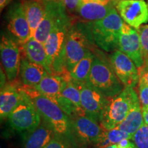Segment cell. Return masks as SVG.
I'll use <instances>...</instances> for the list:
<instances>
[{"mask_svg":"<svg viewBox=\"0 0 148 148\" xmlns=\"http://www.w3.org/2000/svg\"><path fill=\"white\" fill-rule=\"evenodd\" d=\"M1 60L8 82H14L19 74L21 60V48L15 40L2 34L0 42Z\"/></svg>","mask_w":148,"mask_h":148,"instance_id":"cell-9","label":"cell"},{"mask_svg":"<svg viewBox=\"0 0 148 148\" xmlns=\"http://www.w3.org/2000/svg\"><path fill=\"white\" fill-rule=\"evenodd\" d=\"M71 25V18L67 14H65L56 24L44 44L48 64L52 74L63 76L69 73L66 67L64 47Z\"/></svg>","mask_w":148,"mask_h":148,"instance_id":"cell-3","label":"cell"},{"mask_svg":"<svg viewBox=\"0 0 148 148\" xmlns=\"http://www.w3.org/2000/svg\"><path fill=\"white\" fill-rule=\"evenodd\" d=\"M57 134L45 121L31 132L23 134V148H44Z\"/></svg>","mask_w":148,"mask_h":148,"instance_id":"cell-19","label":"cell"},{"mask_svg":"<svg viewBox=\"0 0 148 148\" xmlns=\"http://www.w3.org/2000/svg\"><path fill=\"white\" fill-rule=\"evenodd\" d=\"M47 74L48 72L43 66L30 62L21 56L18 75L23 85L33 87L38 84Z\"/></svg>","mask_w":148,"mask_h":148,"instance_id":"cell-21","label":"cell"},{"mask_svg":"<svg viewBox=\"0 0 148 148\" xmlns=\"http://www.w3.org/2000/svg\"><path fill=\"white\" fill-rule=\"evenodd\" d=\"M21 87L32 99L42 119L51 126L57 134L67 138L69 141H74L70 118L60 106L34 88L23 84Z\"/></svg>","mask_w":148,"mask_h":148,"instance_id":"cell-1","label":"cell"},{"mask_svg":"<svg viewBox=\"0 0 148 148\" xmlns=\"http://www.w3.org/2000/svg\"><path fill=\"white\" fill-rule=\"evenodd\" d=\"M94 45L90 23L83 21L72 23L64 47L65 64L69 73L88 51H92Z\"/></svg>","mask_w":148,"mask_h":148,"instance_id":"cell-2","label":"cell"},{"mask_svg":"<svg viewBox=\"0 0 148 148\" xmlns=\"http://www.w3.org/2000/svg\"><path fill=\"white\" fill-rule=\"evenodd\" d=\"M23 3L32 38L34 37L35 32L43 18L45 3L38 0H27Z\"/></svg>","mask_w":148,"mask_h":148,"instance_id":"cell-23","label":"cell"},{"mask_svg":"<svg viewBox=\"0 0 148 148\" xmlns=\"http://www.w3.org/2000/svg\"><path fill=\"white\" fill-rule=\"evenodd\" d=\"M147 5H148V0H147Z\"/></svg>","mask_w":148,"mask_h":148,"instance_id":"cell-38","label":"cell"},{"mask_svg":"<svg viewBox=\"0 0 148 148\" xmlns=\"http://www.w3.org/2000/svg\"><path fill=\"white\" fill-rule=\"evenodd\" d=\"M15 81L6 83L1 88L0 117L1 121L8 119L9 114L17 106L21 99V85L16 83Z\"/></svg>","mask_w":148,"mask_h":148,"instance_id":"cell-18","label":"cell"},{"mask_svg":"<svg viewBox=\"0 0 148 148\" xmlns=\"http://www.w3.org/2000/svg\"><path fill=\"white\" fill-rule=\"evenodd\" d=\"M63 77L64 83L60 95L75 106L82 115H86L81 104V94L79 88L74 84L69 73L63 75Z\"/></svg>","mask_w":148,"mask_h":148,"instance_id":"cell-25","label":"cell"},{"mask_svg":"<svg viewBox=\"0 0 148 148\" xmlns=\"http://www.w3.org/2000/svg\"><path fill=\"white\" fill-rule=\"evenodd\" d=\"M116 8L123 22L137 30L148 23V5L145 0H120Z\"/></svg>","mask_w":148,"mask_h":148,"instance_id":"cell-13","label":"cell"},{"mask_svg":"<svg viewBox=\"0 0 148 148\" xmlns=\"http://www.w3.org/2000/svg\"><path fill=\"white\" fill-rule=\"evenodd\" d=\"M138 72L140 79H143L148 84V64H144L142 67L138 69Z\"/></svg>","mask_w":148,"mask_h":148,"instance_id":"cell-33","label":"cell"},{"mask_svg":"<svg viewBox=\"0 0 148 148\" xmlns=\"http://www.w3.org/2000/svg\"><path fill=\"white\" fill-rule=\"evenodd\" d=\"M88 23L95 45L106 52L117 50L120 33L124 22L114 7L104 18Z\"/></svg>","mask_w":148,"mask_h":148,"instance_id":"cell-4","label":"cell"},{"mask_svg":"<svg viewBox=\"0 0 148 148\" xmlns=\"http://www.w3.org/2000/svg\"><path fill=\"white\" fill-rule=\"evenodd\" d=\"M70 121L74 140L84 146L93 145L104 130L99 123L86 115H76Z\"/></svg>","mask_w":148,"mask_h":148,"instance_id":"cell-11","label":"cell"},{"mask_svg":"<svg viewBox=\"0 0 148 148\" xmlns=\"http://www.w3.org/2000/svg\"><path fill=\"white\" fill-rule=\"evenodd\" d=\"M22 56L34 63L43 66L47 70L48 73L52 74L48 64L47 55L44 44L38 41L34 37H32L20 45Z\"/></svg>","mask_w":148,"mask_h":148,"instance_id":"cell-20","label":"cell"},{"mask_svg":"<svg viewBox=\"0 0 148 148\" xmlns=\"http://www.w3.org/2000/svg\"><path fill=\"white\" fill-rule=\"evenodd\" d=\"M73 82L80 92L81 104L86 116L99 123L110 99L106 97L87 82H79L74 80Z\"/></svg>","mask_w":148,"mask_h":148,"instance_id":"cell-7","label":"cell"},{"mask_svg":"<svg viewBox=\"0 0 148 148\" xmlns=\"http://www.w3.org/2000/svg\"><path fill=\"white\" fill-rule=\"evenodd\" d=\"M12 0H0V8L1 10H3V9L7 5H8V3L10 2Z\"/></svg>","mask_w":148,"mask_h":148,"instance_id":"cell-35","label":"cell"},{"mask_svg":"<svg viewBox=\"0 0 148 148\" xmlns=\"http://www.w3.org/2000/svg\"><path fill=\"white\" fill-rule=\"evenodd\" d=\"M38 1L45 3V2H53V1H60V0H38Z\"/></svg>","mask_w":148,"mask_h":148,"instance_id":"cell-37","label":"cell"},{"mask_svg":"<svg viewBox=\"0 0 148 148\" xmlns=\"http://www.w3.org/2000/svg\"><path fill=\"white\" fill-rule=\"evenodd\" d=\"M87 82L109 99L121 93L124 86L116 75L111 64L95 54Z\"/></svg>","mask_w":148,"mask_h":148,"instance_id":"cell-5","label":"cell"},{"mask_svg":"<svg viewBox=\"0 0 148 148\" xmlns=\"http://www.w3.org/2000/svg\"><path fill=\"white\" fill-rule=\"evenodd\" d=\"M22 89L20 102L8 117L11 128L21 134L34 130L40 124L42 118L36 110L32 99Z\"/></svg>","mask_w":148,"mask_h":148,"instance_id":"cell-6","label":"cell"},{"mask_svg":"<svg viewBox=\"0 0 148 148\" xmlns=\"http://www.w3.org/2000/svg\"><path fill=\"white\" fill-rule=\"evenodd\" d=\"M95 54L90 51L80 61L75 64L73 69L69 72L70 76L73 80L79 82H86L92 67Z\"/></svg>","mask_w":148,"mask_h":148,"instance_id":"cell-26","label":"cell"},{"mask_svg":"<svg viewBox=\"0 0 148 148\" xmlns=\"http://www.w3.org/2000/svg\"><path fill=\"white\" fill-rule=\"evenodd\" d=\"M5 84H6V82H5V77L4 75V72L2 71V69H1V88H3Z\"/></svg>","mask_w":148,"mask_h":148,"instance_id":"cell-36","label":"cell"},{"mask_svg":"<svg viewBox=\"0 0 148 148\" xmlns=\"http://www.w3.org/2000/svg\"><path fill=\"white\" fill-rule=\"evenodd\" d=\"M133 135L115 127L112 130H103L100 136L93 145L95 148H104L113 144L119 143L124 139H132Z\"/></svg>","mask_w":148,"mask_h":148,"instance_id":"cell-24","label":"cell"},{"mask_svg":"<svg viewBox=\"0 0 148 148\" xmlns=\"http://www.w3.org/2000/svg\"><path fill=\"white\" fill-rule=\"evenodd\" d=\"M113 7L112 0H80L76 13L85 22H94L104 18Z\"/></svg>","mask_w":148,"mask_h":148,"instance_id":"cell-16","label":"cell"},{"mask_svg":"<svg viewBox=\"0 0 148 148\" xmlns=\"http://www.w3.org/2000/svg\"><path fill=\"white\" fill-rule=\"evenodd\" d=\"M44 148H72L67 138L56 134Z\"/></svg>","mask_w":148,"mask_h":148,"instance_id":"cell-29","label":"cell"},{"mask_svg":"<svg viewBox=\"0 0 148 148\" xmlns=\"http://www.w3.org/2000/svg\"><path fill=\"white\" fill-rule=\"evenodd\" d=\"M138 97L142 106H148V84L140 79L138 84Z\"/></svg>","mask_w":148,"mask_h":148,"instance_id":"cell-30","label":"cell"},{"mask_svg":"<svg viewBox=\"0 0 148 148\" xmlns=\"http://www.w3.org/2000/svg\"><path fill=\"white\" fill-rule=\"evenodd\" d=\"M138 32L139 33L142 53L145 62L144 64H148V24L142 25L138 29Z\"/></svg>","mask_w":148,"mask_h":148,"instance_id":"cell-28","label":"cell"},{"mask_svg":"<svg viewBox=\"0 0 148 148\" xmlns=\"http://www.w3.org/2000/svg\"><path fill=\"white\" fill-rule=\"evenodd\" d=\"M104 148H138L133 141L130 139H124L119 143L113 144Z\"/></svg>","mask_w":148,"mask_h":148,"instance_id":"cell-32","label":"cell"},{"mask_svg":"<svg viewBox=\"0 0 148 148\" xmlns=\"http://www.w3.org/2000/svg\"><path fill=\"white\" fill-rule=\"evenodd\" d=\"M144 121L142 112V106L139 97L134 88H130V110L126 118L118 125L120 130L134 135L142 125Z\"/></svg>","mask_w":148,"mask_h":148,"instance_id":"cell-17","label":"cell"},{"mask_svg":"<svg viewBox=\"0 0 148 148\" xmlns=\"http://www.w3.org/2000/svg\"><path fill=\"white\" fill-rule=\"evenodd\" d=\"M7 27L18 45H22L31 38L30 29L27 22L23 3L15 1L6 14Z\"/></svg>","mask_w":148,"mask_h":148,"instance_id":"cell-12","label":"cell"},{"mask_svg":"<svg viewBox=\"0 0 148 148\" xmlns=\"http://www.w3.org/2000/svg\"><path fill=\"white\" fill-rule=\"evenodd\" d=\"M109 62L124 87L134 88L138 84V69L127 55L117 49L109 56Z\"/></svg>","mask_w":148,"mask_h":148,"instance_id":"cell-10","label":"cell"},{"mask_svg":"<svg viewBox=\"0 0 148 148\" xmlns=\"http://www.w3.org/2000/svg\"><path fill=\"white\" fill-rule=\"evenodd\" d=\"M66 12L71 14L76 13V10L80 0H61Z\"/></svg>","mask_w":148,"mask_h":148,"instance_id":"cell-31","label":"cell"},{"mask_svg":"<svg viewBox=\"0 0 148 148\" xmlns=\"http://www.w3.org/2000/svg\"><path fill=\"white\" fill-rule=\"evenodd\" d=\"M132 87H125L121 93L110 99L99 124L104 130L115 128L124 121L130 110V93Z\"/></svg>","mask_w":148,"mask_h":148,"instance_id":"cell-8","label":"cell"},{"mask_svg":"<svg viewBox=\"0 0 148 148\" xmlns=\"http://www.w3.org/2000/svg\"><path fill=\"white\" fill-rule=\"evenodd\" d=\"M132 140L138 148H148V125H143L134 133Z\"/></svg>","mask_w":148,"mask_h":148,"instance_id":"cell-27","label":"cell"},{"mask_svg":"<svg viewBox=\"0 0 148 148\" xmlns=\"http://www.w3.org/2000/svg\"><path fill=\"white\" fill-rule=\"evenodd\" d=\"M144 123L148 125V106H142Z\"/></svg>","mask_w":148,"mask_h":148,"instance_id":"cell-34","label":"cell"},{"mask_svg":"<svg viewBox=\"0 0 148 148\" xmlns=\"http://www.w3.org/2000/svg\"><path fill=\"white\" fill-rule=\"evenodd\" d=\"M67 14L62 1L45 3V13L37 28L34 38L42 44H45L48 36L56 24L65 14Z\"/></svg>","mask_w":148,"mask_h":148,"instance_id":"cell-15","label":"cell"},{"mask_svg":"<svg viewBox=\"0 0 148 148\" xmlns=\"http://www.w3.org/2000/svg\"><path fill=\"white\" fill-rule=\"evenodd\" d=\"M118 49L127 55L132 60L138 69L145 64L142 53L139 33L125 23L122 25L120 33Z\"/></svg>","mask_w":148,"mask_h":148,"instance_id":"cell-14","label":"cell"},{"mask_svg":"<svg viewBox=\"0 0 148 148\" xmlns=\"http://www.w3.org/2000/svg\"><path fill=\"white\" fill-rule=\"evenodd\" d=\"M63 83V76L48 73L38 84L32 88L54 101L60 95Z\"/></svg>","mask_w":148,"mask_h":148,"instance_id":"cell-22","label":"cell"}]
</instances>
